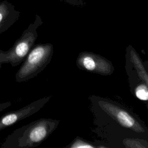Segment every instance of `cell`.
Wrapping results in <instances>:
<instances>
[{
  "instance_id": "cell-1",
  "label": "cell",
  "mask_w": 148,
  "mask_h": 148,
  "mask_svg": "<svg viewBox=\"0 0 148 148\" xmlns=\"http://www.w3.org/2000/svg\"><path fill=\"white\" fill-rule=\"evenodd\" d=\"M57 122L40 119L23 125L8 135L1 148H34L39 146L54 130Z\"/></svg>"
},
{
  "instance_id": "cell-2",
  "label": "cell",
  "mask_w": 148,
  "mask_h": 148,
  "mask_svg": "<svg viewBox=\"0 0 148 148\" xmlns=\"http://www.w3.org/2000/svg\"><path fill=\"white\" fill-rule=\"evenodd\" d=\"M42 24L41 17L36 14L34 22L24 29L20 37L9 50H0V70L3 64H9L12 67H15L24 61L35 45L38 36L37 29Z\"/></svg>"
},
{
  "instance_id": "cell-3",
  "label": "cell",
  "mask_w": 148,
  "mask_h": 148,
  "mask_svg": "<svg viewBox=\"0 0 148 148\" xmlns=\"http://www.w3.org/2000/svg\"><path fill=\"white\" fill-rule=\"evenodd\" d=\"M52 54L51 44L34 45L16 73V82L21 83L36 76L49 63Z\"/></svg>"
},
{
  "instance_id": "cell-4",
  "label": "cell",
  "mask_w": 148,
  "mask_h": 148,
  "mask_svg": "<svg viewBox=\"0 0 148 148\" xmlns=\"http://www.w3.org/2000/svg\"><path fill=\"white\" fill-rule=\"evenodd\" d=\"M49 97L40 98L14 111L8 112L0 117V131L38 112L49 101Z\"/></svg>"
},
{
  "instance_id": "cell-5",
  "label": "cell",
  "mask_w": 148,
  "mask_h": 148,
  "mask_svg": "<svg viewBox=\"0 0 148 148\" xmlns=\"http://www.w3.org/2000/svg\"><path fill=\"white\" fill-rule=\"evenodd\" d=\"M20 12L7 0L0 2V34L6 31L19 18Z\"/></svg>"
},
{
  "instance_id": "cell-6",
  "label": "cell",
  "mask_w": 148,
  "mask_h": 148,
  "mask_svg": "<svg viewBox=\"0 0 148 148\" xmlns=\"http://www.w3.org/2000/svg\"><path fill=\"white\" fill-rule=\"evenodd\" d=\"M117 118L121 124L127 127H131L134 124V120L124 111H120L117 114Z\"/></svg>"
},
{
  "instance_id": "cell-7",
  "label": "cell",
  "mask_w": 148,
  "mask_h": 148,
  "mask_svg": "<svg viewBox=\"0 0 148 148\" xmlns=\"http://www.w3.org/2000/svg\"><path fill=\"white\" fill-rule=\"evenodd\" d=\"M136 95L141 100H148V90L147 87L144 85L138 86L136 90Z\"/></svg>"
},
{
  "instance_id": "cell-8",
  "label": "cell",
  "mask_w": 148,
  "mask_h": 148,
  "mask_svg": "<svg viewBox=\"0 0 148 148\" xmlns=\"http://www.w3.org/2000/svg\"><path fill=\"white\" fill-rule=\"evenodd\" d=\"M83 65L88 70H93L95 67V63L93 59L90 57H86L83 60Z\"/></svg>"
},
{
  "instance_id": "cell-9",
  "label": "cell",
  "mask_w": 148,
  "mask_h": 148,
  "mask_svg": "<svg viewBox=\"0 0 148 148\" xmlns=\"http://www.w3.org/2000/svg\"><path fill=\"white\" fill-rule=\"evenodd\" d=\"M70 5L82 7L86 5V2L84 0H61Z\"/></svg>"
},
{
  "instance_id": "cell-10",
  "label": "cell",
  "mask_w": 148,
  "mask_h": 148,
  "mask_svg": "<svg viewBox=\"0 0 148 148\" xmlns=\"http://www.w3.org/2000/svg\"><path fill=\"white\" fill-rule=\"evenodd\" d=\"M11 105H12V103L11 102H9V101L0 103V112H2L5 109L10 106Z\"/></svg>"
}]
</instances>
